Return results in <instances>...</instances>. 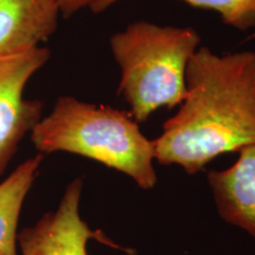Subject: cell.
<instances>
[{
  "label": "cell",
  "instance_id": "1",
  "mask_svg": "<svg viewBox=\"0 0 255 255\" xmlns=\"http://www.w3.org/2000/svg\"><path fill=\"white\" fill-rule=\"evenodd\" d=\"M178 107L151 139L159 164L194 175L220 155L255 144V51L218 55L200 46Z\"/></svg>",
  "mask_w": 255,
  "mask_h": 255
},
{
  "label": "cell",
  "instance_id": "2",
  "mask_svg": "<svg viewBox=\"0 0 255 255\" xmlns=\"http://www.w3.org/2000/svg\"><path fill=\"white\" fill-rule=\"evenodd\" d=\"M30 137L39 154L69 152L90 158L129 176L143 190L157 184L152 141L127 111L60 96Z\"/></svg>",
  "mask_w": 255,
  "mask_h": 255
},
{
  "label": "cell",
  "instance_id": "3",
  "mask_svg": "<svg viewBox=\"0 0 255 255\" xmlns=\"http://www.w3.org/2000/svg\"><path fill=\"white\" fill-rule=\"evenodd\" d=\"M201 37L193 27L163 26L139 20L110 38L121 69L119 94L137 123L159 108L173 109L187 94V68Z\"/></svg>",
  "mask_w": 255,
  "mask_h": 255
},
{
  "label": "cell",
  "instance_id": "4",
  "mask_svg": "<svg viewBox=\"0 0 255 255\" xmlns=\"http://www.w3.org/2000/svg\"><path fill=\"white\" fill-rule=\"evenodd\" d=\"M50 57L41 45L0 55V175L43 117V102L25 98V89Z\"/></svg>",
  "mask_w": 255,
  "mask_h": 255
},
{
  "label": "cell",
  "instance_id": "5",
  "mask_svg": "<svg viewBox=\"0 0 255 255\" xmlns=\"http://www.w3.org/2000/svg\"><path fill=\"white\" fill-rule=\"evenodd\" d=\"M84 181L76 177L66 186L58 206L32 226L18 232L20 255H88V242L100 241L107 246L128 251L103 234L91 229L82 219L81 200Z\"/></svg>",
  "mask_w": 255,
  "mask_h": 255
},
{
  "label": "cell",
  "instance_id": "6",
  "mask_svg": "<svg viewBox=\"0 0 255 255\" xmlns=\"http://www.w3.org/2000/svg\"><path fill=\"white\" fill-rule=\"evenodd\" d=\"M235 163L209 170V187L220 218L255 240V144L242 148Z\"/></svg>",
  "mask_w": 255,
  "mask_h": 255
},
{
  "label": "cell",
  "instance_id": "7",
  "mask_svg": "<svg viewBox=\"0 0 255 255\" xmlns=\"http://www.w3.org/2000/svg\"><path fill=\"white\" fill-rule=\"evenodd\" d=\"M59 17L56 0H0V55L40 46Z\"/></svg>",
  "mask_w": 255,
  "mask_h": 255
},
{
  "label": "cell",
  "instance_id": "8",
  "mask_svg": "<svg viewBox=\"0 0 255 255\" xmlns=\"http://www.w3.org/2000/svg\"><path fill=\"white\" fill-rule=\"evenodd\" d=\"M43 158L44 155L38 152L25 159L0 183V255H19V219Z\"/></svg>",
  "mask_w": 255,
  "mask_h": 255
},
{
  "label": "cell",
  "instance_id": "9",
  "mask_svg": "<svg viewBox=\"0 0 255 255\" xmlns=\"http://www.w3.org/2000/svg\"><path fill=\"white\" fill-rule=\"evenodd\" d=\"M122 0H100L91 11L101 13ZM193 7L214 11L223 24L240 31L255 27V0H182Z\"/></svg>",
  "mask_w": 255,
  "mask_h": 255
},
{
  "label": "cell",
  "instance_id": "10",
  "mask_svg": "<svg viewBox=\"0 0 255 255\" xmlns=\"http://www.w3.org/2000/svg\"><path fill=\"white\" fill-rule=\"evenodd\" d=\"M100 0H56L58 5L60 15L64 18H70L71 15L78 13L82 9H91Z\"/></svg>",
  "mask_w": 255,
  "mask_h": 255
}]
</instances>
